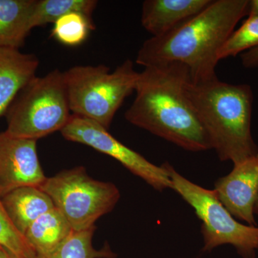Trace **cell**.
Masks as SVG:
<instances>
[{
  "label": "cell",
  "instance_id": "6da1fadb",
  "mask_svg": "<svg viewBox=\"0 0 258 258\" xmlns=\"http://www.w3.org/2000/svg\"><path fill=\"white\" fill-rule=\"evenodd\" d=\"M190 81L189 69L179 62L144 68L139 74L136 97L125 119L185 150L211 149L186 92Z\"/></svg>",
  "mask_w": 258,
  "mask_h": 258
},
{
  "label": "cell",
  "instance_id": "7a4b0ae2",
  "mask_svg": "<svg viewBox=\"0 0 258 258\" xmlns=\"http://www.w3.org/2000/svg\"><path fill=\"white\" fill-rule=\"evenodd\" d=\"M247 0H212L198 15L160 37L144 42L136 62L144 68L179 62L189 69L193 83L217 77V54L248 13Z\"/></svg>",
  "mask_w": 258,
  "mask_h": 258
},
{
  "label": "cell",
  "instance_id": "3957f363",
  "mask_svg": "<svg viewBox=\"0 0 258 258\" xmlns=\"http://www.w3.org/2000/svg\"><path fill=\"white\" fill-rule=\"evenodd\" d=\"M186 92L211 149L221 161L234 165L258 154L251 134L253 94L247 84H230L218 78L193 83Z\"/></svg>",
  "mask_w": 258,
  "mask_h": 258
},
{
  "label": "cell",
  "instance_id": "277c9868",
  "mask_svg": "<svg viewBox=\"0 0 258 258\" xmlns=\"http://www.w3.org/2000/svg\"><path fill=\"white\" fill-rule=\"evenodd\" d=\"M139 74L131 60L113 71L104 64L71 68L63 76L71 113L108 130L125 98L135 92Z\"/></svg>",
  "mask_w": 258,
  "mask_h": 258
},
{
  "label": "cell",
  "instance_id": "5b68a950",
  "mask_svg": "<svg viewBox=\"0 0 258 258\" xmlns=\"http://www.w3.org/2000/svg\"><path fill=\"white\" fill-rule=\"evenodd\" d=\"M6 133L37 141L62 130L71 118L63 72L58 69L34 77L20 91L6 113Z\"/></svg>",
  "mask_w": 258,
  "mask_h": 258
},
{
  "label": "cell",
  "instance_id": "8992f818",
  "mask_svg": "<svg viewBox=\"0 0 258 258\" xmlns=\"http://www.w3.org/2000/svg\"><path fill=\"white\" fill-rule=\"evenodd\" d=\"M171 189L195 210L203 222L204 252L223 244H231L242 258H255L258 249V227L242 225L235 220L217 198L214 190L202 187L181 176L168 163Z\"/></svg>",
  "mask_w": 258,
  "mask_h": 258
},
{
  "label": "cell",
  "instance_id": "52a82bcc",
  "mask_svg": "<svg viewBox=\"0 0 258 258\" xmlns=\"http://www.w3.org/2000/svg\"><path fill=\"white\" fill-rule=\"evenodd\" d=\"M40 188L74 231L95 227L97 220L113 210L120 197L114 184L93 179L83 166L47 177Z\"/></svg>",
  "mask_w": 258,
  "mask_h": 258
},
{
  "label": "cell",
  "instance_id": "ba28073f",
  "mask_svg": "<svg viewBox=\"0 0 258 258\" xmlns=\"http://www.w3.org/2000/svg\"><path fill=\"white\" fill-rule=\"evenodd\" d=\"M66 140L84 144L119 161L128 170L159 191L171 188L169 173L164 164L159 166L114 138L97 123L72 114L60 131Z\"/></svg>",
  "mask_w": 258,
  "mask_h": 258
},
{
  "label": "cell",
  "instance_id": "9c48e42d",
  "mask_svg": "<svg viewBox=\"0 0 258 258\" xmlns=\"http://www.w3.org/2000/svg\"><path fill=\"white\" fill-rule=\"evenodd\" d=\"M46 179L37 156V141L0 133V198L23 186L40 187Z\"/></svg>",
  "mask_w": 258,
  "mask_h": 258
},
{
  "label": "cell",
  "instance_id": "30bf717a",
  "mask_svg": "<svg viewBox=\"0 0 258 258\" xmlns=\"http://www.w3.org/2000/svg\"><path fill=\"white\" fill-rule=\"evenodd\" d=\"M213 190L232 217L249 226L257 225L258 154L234 165L228 175L217 180Z\"/></svg>",
  "mask_w": 258,
  "mask_h": 258
},
{
  "label": "cell",
  "instance_id": "8fae6325",
  "mask_svg": "<svg viewBox=\"0 0 258 258\" xmlns=\"http://www.w3.org/2000/svg\"><path fill=\"white\" fill-rule=\"evenodd\" d=\"M212 0H146L142 26L152 37H160L205 10Z\"/></svg>",
  "mask_w": 258,
  "mask_h": 258
},
{
  "label": "cell",
  "instance_id": "7c38bea8",
  "mask_svg": "<svg viewBox=\"0 0 258 258\" xmlns=\"http://www.w3.org/2000/svg\"><path fill=\"white\" fill-rule=\"evenodd\" d=\"M39 63L34 54L0 47V117L6 114L18 93L36 76Z\"/></svg>",
  "mask_w": 258,
  "mask_h": 258
},
{
  "label": "cell",
  "instance_id": "4fadbf2b",
  "mask_svg": "<svg viewBox=\"0 0 258 258\" xmlns=\"http://www.w3.org/2000/svg\"><path fill=\"white\" fill-rule=\"evenodd\" d=\"M1 200L10 220L23 235L37 219L55 208L50 197L37 186L18 188Z\"/></svg>",
  "mask_w": 258,
  "mask_h": 258
},
{
  "label": "cell",
  "instance_id": "5bb4252c",
  "mask_svg": "<svg viewBox=\"0 0 258 258\" xmlns=\"http://www.w3.org/2000/svg\"><path fill=\"white\" fill-rule=\"evenodd\" d=\"M72 232L66 217L55 208L37 219L24 236L39 258L55 250Z\"/></svg>",
  "mask_w": 258,
  "mask_h": 258
},
{
  "label": "cell",
  "instance_id": "9a60e30c",
  "mask_svg": "<svg viewBox=\"0 0 258 258\" xmlns=\"http://www.w3.org/2000/svg\"><path fill=\"white\" fill-rule=\"evenodd\" d=\"M35 0H0V47L18 49L32 30Z\"/></svg>",
  "mask_w": 258,
  "mask_h": 258
},
{
  "label": "cell",
  "instance_id": "2e32d148",
  "mask_svg": "<svg viewBox=\"0 0 258 258\" xmlns=\"http://www.w3.org/2000/svg\"><path fill=\"white\" fill-rule=\"evenodd\" d=\"M98 1L96 0H35L31 17L32 30L56 20L66 14L82 13L92 18Z\"/></svg>",
  "mask_w": 258,
  "mask_h": 258
},
{
  "label": "cell",
  "instance_id": "e0dca14e",
  "mask_svg": "<svg viewBox=\"0 0 258 258\" xmlns=\"http://www.w3.org/2000/svg\"><path fill=\"white\" fill-rule=\"evenodd\" d=\"M96 226L83 231H74L66 240L46 256L39 258H115L116 254L108 246L97 249L93 245Z\"/></svg>",
  "mask_w": 258,
  "mask_h": 258
},
{
  "label": "cell",
  "instance_id": "ac0fdd59",
  "mask_svg": "<svg viewBox=\"0 0 258 258\" xmlns=\"http://www.w3.org/2000/svg\"><path fill=\"white\" fill-rule=\"evenodd\" d=\"M52 36L67 46H77L87 39L89 32L96 29L92 18L82 13L66 14L56 20Z\"/></svg>",
  "mask_w": 258,
  "mask_h": 258
},
{
  "label": "cell",
  "instance_id": "d6986e66",
  "mask_svg": "<svg viewBox=\"0 0 258 258\" xmlns=\"http://www.w3.org/2000/svg\"><path fill=\"white\" fill-rule=\"evenodd\" d=\"M258 46V16H248L242 26L234 30L219 50L218 60L235 57Z\"/></svg>",
  "mask_w": 258,
  "mask_h": 258
},
{
  "label": "cell",
  "instance_id": "ffe728a7",
  "mask_svg": "<svg viewBox=\"0 0 258 258\" xmlns=\"http://www.w3.org/2000/svg\"><path fill=\"white\" fill-rule=\"evenodd\" d=\"M0 245L19 258H37L25 236L11 222L0 198Z\"/></svg>",
  "mask_w": 258,
  "mask_h": 258
},
{
  "label": "cell",
  "instance_id": "44dd1931",
  "mask_svg": "<svg viewBox=\"0 0 258 258\" xmlns=\"http://www.w3.org/2000/svg\"><path fill=\"white\" fill-rule=\"evenodd\" d=\"M242 57V63L244 68L252 69L258 66V46L244 52Z\"/></svg>",
  "mask_w": 258,
  "mask_h": 258
},
{
  "label": "cell",
  "instance_id": "7402d4cb",
  "mask_svg": "<svg viewBox=\"0 0 258 258\" xmlns=\"http://www.w3.org/2000/svg\"><path fill=\"white\" fill-rule=\"evenodd\" d=\"M248 16H258V0L249 1Z\"/></svg>",
  "mask_w": 258,
  "mask_h": 258
},
{
  "label": "cell",
  "instance_id": "603a6c76",
  "mask_svg": "<svg viewBox=\"0 0 258 258\" xmlns=\"http://www.w3.org/2000/svg\"><path fill=\"white\" fill-rule=\"evenodd\" d=\"M0 258H19L8 249L0 245Z\"/></svg>",
  "mask_w": 258,
  "mask_h": 258
},
{
  "label": "cell",
  "instance_id": "cb8c5ba5",
  "mask_svg": "<svg viewBox=\"0 0 258 258\" xmlns=\"http://www.w3.org/2000/svg\"><path fill=\"white\" fill-rule=\"evenodd\" d=\"M256 214H257V215H258V204H257V210H256Z\"/></svg>",
  "mask_w": 258,
  "mask_h": 258
}]
</instances>
